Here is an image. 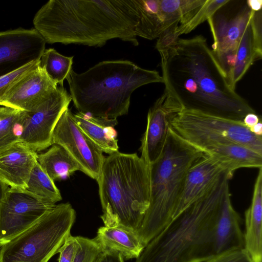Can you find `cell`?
<instances>
[{
    "label": "cell",
    "mask_w": 262,
    "mask_h": 262,
    "mask_svg": "<svg viewBox=\"0 0 262 262\" xmlns=\"http://www.w3.org/2000/svg\"><path fill=\"white\" fill-rule=\"evenodd\" d=\"M164 92L182 108L243 121L255 113L230 85L226 74L202 35L156 43Z\"/></svg>",
    "instance_id": "6da1fadb"
},
{
    "label": "cell",
    "mask_w": 262,
    "mask_h": 262,
    "mask_svg": "<svg viewBox=\"0 0 262 262\" xmlns=\"http://www.w3.org/2000/svg\"><path fill=\"white\" fill-rule=\"evenodd\" d=\"M139 19L136 0H50L33 23L46 43L100 47L114 38L138 46Z\"/></svg>",
    "instance_id": "7a4b0ae2"
},
{
    "label": "cell",
    "mask_w": 262,
    "mask_h": 262,
    "mask_svg": "<svg viewBox=\"0 0 262 262\" xmlns=\"http://www.w3.org/2000/svg\"><path fill=\"white\" fill-rule=\"evenodd\" d=\"M233 175L225 172L209 192L153 238L135 262H207L214 257V228Z\"/></svg>",
    "instance_id": "3957f363"
},
{
    "label": "cell",
    "mask_w": 262,
    "mask_h": 262,
    "mask_svg": "<svg viewBox=\"0 0 262 262\" xmlns=\"http://www.w3.org/2000/svg\"><path fill=\"white\" fill-rule=\"evenodd\" d=\"M66 79L78 112L108 119L127 114L131 95L138 88L163 83L158 71L127 60L103 61L80 74L72 69Z\"/></svg>",
    "instance_id": "277c9868"
},
{
    "label": "cell",
    "mask_w": 262,
    "mask_h": 262,
    "mask_svg": "<svg viewBox=\"0 0 262 262\" xmlns=\"http://www.w3.org/2000/svg\"><path fill=\"white\" fill-rule=\"evenodd\" d=\"M97 182L104 226L136 232L149 204V165L136 154L118 151L104 157Z\"/></svg>",
    "instance_id": "5b68a950"
},
{
    "label": "cell",
    "mask_w": 262,
    "mask_h": 262,
    "mask_svg": "<svg viewBox=\"0 0 262 262\" xmlns=\"http://www.w3.org/2000/svg\"><path fill=\"white\" fill-rule=\"evenodd\" d=\"M204 154L169 128L161 155L149 165V204L136 231L144 247L173 220L187 171Z\"/></svg>",
    "instance_id": "8992f818"
},
{
    "label": "cell",
    "mask_w": 262,
    "mask_h": 262,
    "mask_svg": "<svg viewBox=\"0 0 262 262\" xmlns=\"http://www.w3.org/2000/svg\"><path fill=\"white\" fill-rule=\"evenodd\" d=\"M76 220L69 203L56 205L34 224L0 248V262H48L67 238Z\"/></svg>",
    "instance_id": "52a82bcc"
},
{
    "label": "cell",
    "mask_w": 262,
    "mask_h": 262,
    "mask_svg": "<svg viewBox=\"0 0 262 262\" xmlns=\"http://www.w3.org/2000/svg\"><path fill=\"white\" fill-rule=\"evenodd\" d=\"M170 127L202 152L220 145L237 143L262 155L261 136L253 133L243 121L182 108L173 117Z\"/></svg>",
    "instance_id": "ba28073f"
},
{
    "label": "cell",
    "mask_w": 262,
    "mask_h": 262,
    "mask_svg": "<svg viewBox=\"0 0 262 262\" xmlns=\"http://www.w3.org/2000/svg\"><path fill=\"white\" fill-rule=\"evenodd\" d=\"M253 12L247 1L228 0L207 20L213 39L211 50L227 77Z\"/></svg>",
    "instance_id": "9c48e42d"
},
{
    "label": "cell",
    "mask_w": 262,
    "mask_h": 262,
    "mask_svg": "<svg viewBox=\"0 0 262 262\" xmlns=\"http://www.w3.org/2000/svg\"><path fill=\"white\" fill-rule=\"evenodd\" d=\"M55 206L26 190L9 187L0 206V248Z\"/></svg>",
    "instance_id": "30bf717a"
},
{
    "label": "cell",
    "mask_w": 262,
    "mask_h": 262,
    "mask_svg": "<svg viewBox=\"0 0 262 262\" xmlns=\"http://www.w3.org/2000/svg\"><path fill=\"white\" fill-rule=\"evenodd\" d=\"M71 101L63 86H58L35 111L27 112L19 142L36 152L51 146L54 128Z\"/></svg>",
    "instance_id": "8fae6325"
},
{
    "label": "cell",
    "mask_w": 262,
    "mask_h": 262,
    "mask_svg": "<svg viewBox=\"0 0 262 262\" xmlns=\"http://www.w3.org/2000/svg\"><path fill=\"white\" fill-rule=\"evenodd\" d=\"M62 146L90 178H99L104 157L103 152L84 134L74 114L68 108L57 122L52 134V145Z\"/></svg>",
    "instance_id": "7c38bea8"
},
{
    "label": "cell",
    "mask_w": 262,
    "mask_h": 262,
    "mask_svg": "<svg viewBox=\"0 0 262 262\" xmlns=\"http://www.w3.org/2000/svg\"><path fill=\"white\" fill-rule=\"evenodd\" d=\"M46 42L35 29L0 32V76L40 60Z\"/></svg>",
    "instance_id": "4fadbf2b"
},
{
    "label": "cell",
    "mask_w": 262,
    "mask_h": 262,
    "mask_svg": "<svg viewBox=\"0 0 262 262\" xmlns=\"http://www.w3.org/2000/svg\"><path fill=\"white\" fill-rule=\"evenodd\" d=\"M182 109L169 99L165 93L156 101L148 111L147 125L142 137L141 157L148 165L155 162L161 155L168 137L171 122Z\"/></svg>",
    "instance_id": "5bb4252c"
},
{
    "label": "cell",
    "mask_w": 262,
    "mask_h": 262,
    "mask_svg": "<svg viewBox=\"0 0 262 262\" xmlns=\"http://www.w3.org/2000/svg\"><path fill=\"white\" fill-rule=\"evenodd\" d=\"M227 171L231 172L206 154L197 160L187 171L173 219L209 192Z\"/></svg>",
    "instance_id": "9a60e30c"
},
{
    "label": "cell",
    "mask_w": 262,
    "mask_h": 262,
    "mask_svg": "<svg viewBox=\"0 0 262 262\" xmlns=\"http://www.w3.org/2000/svg\"><path fill=\"white\" fill-rule=\"evenodd\" d=\"M57 86L49 78L40 64L13 87L2 100L1 105L33 112Z\"/></svg>",
    "instance_id": "2e32d148"
},
{
    "label": "cell",
    "mask_w": 262,
    "mask_h": 262,
    "mask_svg": "<svg viewBox=\"0 0 262 262\" xmlns=\"http://www.w3.org/2000/svg\"><path fill=\"white\" fill-rule=\"evenodd\" d=\"M37 154L18 142L0 154V178L11 188L25 190Z\"/></svg>",
    "instance_id": "e0dca14e"
},
{
    "label": "cell",
    "mask_w": 262,
    "mask_h": 262,
    "mask_svg": "<svg viewBox=\"0 0 262 262\" xmlns=\"http://www.w3.org/2000/svg\"><path fill=\"white\" fill-rule=\"evenodd\" d=\"M244 248V234L240 227L239 216L233 207L229 191L224 199L222 210L214 228V255L215 257Z\"/></svg>",
    "instance_id": "ac0fdd59"
},
{
    "label": "cell",
    "mask_w": 262,
    "mask_h": 262,
    "mask_svg": "<svg viewBox=\"0 0 262 262\" xmlns=\"http://www.w3.org/2000/svg\"><path fill=\"white\" fill-rule=\"evenodd\" d=\"M244 248L253 262L262 258V167L259 168L255 181L251 204L246 210Z\"/></svg>",
    "instance_id": "d6986e66"
},
{
    "label": "cell",
    "mask_w": 262,
    "mask_h": 262,
    "mask_svg": "<svg viewBox=\"0 0 262 262\" xmlns=\"http://www.w3.org/2000/svg\"><path fill=\"white\" fill-rule=\"evenodd\" d=\"M94 239L101 250L118 253L124 259H136L145 248L134 230L121 226L100 227Z\"/></svg>",
    "instance_id": "ffe728a7"
},
{
    "label": "cell",
    "mask_w": 262,
    "mask_h": 262,
    "mask_svg": "<svg viewBox=\"0 0 262 262\" xmlns=\"http://www.w3.org/2000/svg\"><path fill=\"white\" fill-rule=\"evenodd\" d=\"M75 120L84 134L102 151L108 155L118 151L117 119L94 117L78 112Z\"/></svg>",
    "instance_id": "44dd1931"
},
{
    "label": "cell",
    "mask_w": 262,
    "mask_h": 262,
    "mask_svg": "<svg viewBox=\"0 0 262 262\" xmlns=\"http://www.w3.org/2000/svg\"><path fill=\"white\" fill-rule=\"evenodd\" d=\"M203 152L216 160L233 173L241 168L262 167V155L239 144L220 145L207 148Z\"/></svg>",
    "instance_id": "7402d4cb"
},
{
    "label": "cell",
    "mask_w": 262,
    "mask_h": 262,
    "mask_svg": "<svg viewBox=\"0 0 262 262\" xmlns=\"http://www.w3.org/2000/svg\"><path fill=\"white\" fill-rule=\"evenodd\" d=\"M37 160L42 170L54 182L69 177L80 170L78 164L61 146L54 144L46 152L37 154Z\"/></svg>",
    "instance_id": "603a6c76"
},
{
    "label": "cell",
    "mask_w": 262,
    "mask_h": 262,
    "mask_svg": "<svg viewBox=\"0 0 262 262\" xmlns=\"http://www.w3.org/2000/svg\"><path fill=\"white\" fill-rule=\"evenodd\" d=\"M251 19L242 36L236 50L233 66L227 76L229 83L234 90L236 83L243 78L251 66L254 62L260 60L262 57L255 49Z\"/></svg>",
    "instance_id": "cb8c5ba5"
},
{
    "label": "cell",
    "mask_w": 262,
    "mask_h": 262,
    "mask_svg": "<svg viewBox=\"0 0 262 262\" xmlns=\"http://www.w3.org/2000/svg\"><path fill=\"white\" fill-rule=\"evenodd\" d=\"M139 19L136 27L137 36L152 40L164 32L159 0H136Z\"/></svg>",
    "instance_id": "d4e9b609"
},
{
    "label": "cell",
    "mask_w": 262,
    "mask_h": 262,
    "mask_svg": "<svg viewBox=\"0 0 262 262\" xmlns=\"http://www.w3.org/2000/svg\"><path fill=\"white\" fill-rule=\"evenodd\" d=\"M27 112L0 107V154L19 142Z\"/></svg>",
    "instance_id": "484cf974"
},
{
    "label": "cell",
    "mask_w": 262,
    "mask_h": 262,
    "mask_svg": "<svg viewBox=\"0 0 262 262\" xmlns=\"http://www.w3.org/2000/svg\"><path fill=\"white\" fill-rule=\"evenodd\" d=\"M25 190L52 204H55L62 200L54 182L42 170L37 161L31 171Z\"/></svg>",
    "instance_id": "4316f807"
},
{
    "label": "cell",
    "mask_w": 262,
    "mask_h": 262,
    "mask_svg": "<svg viewBox=\"0 0 262 262\" xmlns=\"http://www.w3.org/2000/svg\"><path fill=\"white\" fill-rule=\"evenodd\" d=\"M40 60V67L49 78L59 86L72 69L73 56H65L53 48L45 49Z\"/></svg>",
    "instance_id": "83f0119b"
},
{
    "label": "cell",
    "mask_w": 262,
    "mask_h": 262,
    "mask_svg": "<svg viewBox=\"0 0 262 262\" xmlns=\"http://www.w3.org/2000/svg\"><path fill=\"white\" fill-rule=\"evenodd\" d=\"M228 0H206L204 5L187 23L178 25L172 32L163 33L158 39L163 40H173L183 34H187L210 17Z\"/></svg>",
    "instance_id": "f1b7e54d"
},
{
    "label": "cell",
    "mask_w": 262,
    "mask_h": 262,
    "mask_svg": "<svg viewBox=\"0 0 262 262\" xmlns=\"http://www.w3.org/2000/svg\"><path fill=\"white\" fill-rule=\"evenodd\" d=\"M40 60L32 61L23 67L0 76V105L6 95L23 77L37 68Z\"/></svg>",
    "instance_id": "f546056e"
},
{
    "label": "cell",
    "mask_w": 262,
    "mask_h": 262,
    "mask_svg": "<svg viewBox=\"0 0 262 262\" xmlns=\"http://www.w3.org/2000/svg\"><path fill=\"white\" fill-rule=\"evenodd\" d=\"M78 248L73 262H93L101 249L94 238L77 236Z\"/></svg>",
    "instance_id": "4dcf8cb0"
},
{
    "label": "cell",
    "mask_w": 262,
    "mask_h": 262,
    "mask_svg": "<svg viewBox=\"0 0 262 262\" xmlns=\"http://www.w3.org/2000/svg\"><path fill=\"white\" fill-rule=\"evenodd\" d=\"M78 248L77 236L69 235L59 248L58 262H73Z\"/></svg>",
    "instance_id": "1f68e13d"
},
{
    "label": "cell",
    "mask_w": 262,
    "mask_h": 262,
    "mask_svg": "<svg viewBox=\"0 0 262 262\" xmlns=\"http://www.w3.org/2000/svg\"><path fill=\"white\" fill-rule=\"evenodd\" d=\"M207 262H253L245 250L241 248L215 256Z\"/></svg>",
    "instance_id": "d6a6232c"
},
{
    "label": "cell",
    "mask_w": 262,
    "mask_h": 262,
    "mask_svg": "<svg viewBox=\"0 0 262 262\" xmlns=\"http://www.w3.org/2000/svg\"><path fill=\"white\" fill-rule=\"evenodd\" d=\"M243 121L253 133L261 136V118L255 113L248 114Z\"/></svg>",
    "instance_id": "836d02e7"
},
{
    "label": "cell",
    "mask_w": 262,
    "mask_h": 262,
    "mask_svg": "<svg viewBox=\"0 0 262 262\" xmlns=\"http://www.w3.org/2000/svg\"><path fill=\"white\" fill-rule=\"evenodd\" d=\"M93 262H124V259L118 253L107 250H101Z\"/></svg>",
    "instance_id": "e575fe53"
},
{
    "label": "cell",
    "mask_w": 262,
    "mask_h": 262,
    "mask_svg": "<svg viewBox=\"0 0 262 262\" xmlns=\"http://www.w3.org/2000/svg\"><path fill=\"white\" fill-rule=\"evenodd\" d=\"M247 3L250 9L253 11L261 10L262 0H247Z\"/></svg>",
    "instance_id": "d590c367"
},
{
    "label": "cell",
    "mask_w": 262,
    "mask_h": 262,
    "mask_svg": "<svg viewBox=\"0 0 262 262\" xmlns=\"http://www.w3.org/2000/svg\"><path fill=\"white\" fill-rule=\"evenodd\" d=\"M9 188V186L0 178V206L5 194Z\"/></svg>",
    "instance_id": "8d00e7d4"
}]
</instances>
